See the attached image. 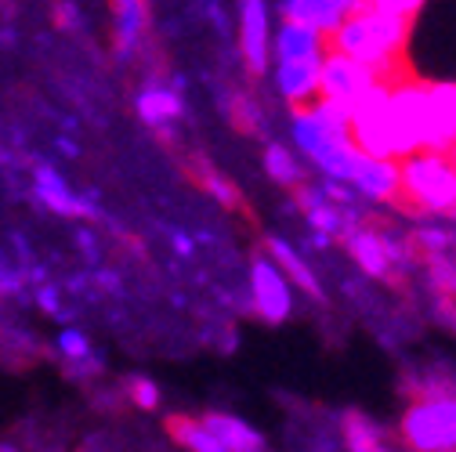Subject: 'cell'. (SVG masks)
Segmentation results:
<instances>
[{
  "label": "cell",
  "instance_id": "44dd1931",
  "mask_svg": "<svg viewBox=\"0 0 456 452\" xmlns=\"http://www.w3.org/2000/svg\"><path fill=\"white\" fill-rule=\"evenodd\" d=\"M265 174H268L275 185H282V189H297V185L305 182L301 159H297L287 145H275V141L265 149Z\"/></svg>",
  "mask_w": 456,
  "mask_h": 452
},
{
  "label": "cell",
  "instance_id": "484cf974",
  "mask_svg": "<svg viewBox=\"0 0 456 452\" xmlns=\"http://www.w3.org/2000/svg\"><path fill=\"white\" fill-rule=\"evenodd\" d=\"M377 8H384V12H395V15H403V19H413L428 0H373Z\"/></svg>",
  "mask_w": 456,
  "mask_h": 452
},
{
  "label": "cell",
  "instance_id": "d4e9b609",
  "mask_svg": "<svg viewBox=\"0 0 456 452\" xmlns=\"http://www.w3.org/2000/svg\"><path fill=\"white\" fill-rule=\"evenodd\" d=\"M127 394L134 399L138 409H156V406H159V387H156L149 376H131V380H127Z\"/></svg>",
  "mask_w": 456,
  "mask_h": 452
},
{
  "label": "cell",
  "instance_id": "30bf717a",
  "mask_svg": "<svg viewBox=\"0 0 456 452\" xmlns=\"http://www.w3.org/2000/svg\"><path fill=\"white\" fill-rule=\"evenodd\" d=\"M326 51H330L326 33L315 26H305V22H282L272 33L275 62H322Z\"/></svg>",
  "mask_w": 456,
  "mask_h": 452
},
{
  "label": "cell",
  "instance_id": "cb8c5ba5",
  "mask_svg": "<svg viewBox=\"0 0 456 452\" xmlns=\"http://www.w3.org/2000/svg\"><path fill=\"white\" fill-rule=\"evenodd\" d=\"M59 355L66 359V362H87V355H91V341H87V333L84 329H62L59 333Z\"/></svg>",
  "mask_w": 456,
  "mask_h": 452
},
{
  "label": "cell",
  "instance_id": "ac0fdd59",
  "mask_svg": "<svg viewBox=\"0 0 456 452\" xmlns=\"http://www.w3.org/2000/svg\"><path fill=\"white\" fill-rule=\"evenodd\" d=\"M279 15H282V22H305V26H315V29H322L326 36L340 26V15L330 0H279Z\"/></svg>",
  "mask_w": 456,
  "mask_h": 452
},
{
  "label": "cell",
  "instance_id": "4316f807",
  "mask_svg": "<svg viewBox=\"0 0 456 452\" xmlns=\"http://www.w3.org/2000/svg\"><path fill=\"white\" fill-rule=\"evenodd\" d=\"M435 319L456 333V297H435Z\"/></svg>",
  "mask_w": 456,
  "mask_h": 452
},
{
  "label": "cell",
  "instance_id": "e0dca14e",
  "mask_svg": "<svg viewBox=\"0 0 456 452\" xmlns=\"http://www.w3.org/2000/svg\"><path fill=\"white\" fill-rule=\"evenodd\" d=\"M340 431H345V445L348 452H403L387 434L380 424H373L366 413H345V424H340Z\"/></svg>",
  "mask_w": 456,
  "mask_h": 452
},
{
  "label": "cell",
  "instance_id": "ba28073f",
  "mask_svg": "<svg viewBox=\"0 0 456 452\" xmlns=\"http://www.w3.org/2000/svg\"><path fill=\"white\" fill-rule=\"evenodd\" d=\"M240 51L254 77L268 73L272 66V22L268 0H240Z\"/></svg>",
  "mask_w": 456,
  "mask_h": 452
},
{
  "label": "cell",
  "instance_id": "ffe728a7",
  "mask_svg": "<svg viewBox=\"0 0 456 452\" xmlns=\"http://www.w3.org/2000/svg\"><path fill=\"white\" fill-rule=\"evenodd\" d=\"M138 112L149 127H167L182 117V98L175 91H167L159 84H149L142 94H138Z\"/></svg>",
  "mask_w": 456,
  "mask_h": 452
},
{
  "label": "cell",
  "instance_id": "7c38bea8",
  "mask_svg": "<svg viewBox=\"0 0 456 452\" xmlns=\"http://www.w3.org/2000/svg\"><path fill=\"white\" fill-rule=\"evenodd\" d=\"M319 69L322 62H275V87L290 109L312 105L319 98Z\"/></svg>",
  "mask_w": 456,
  "mask_h": 452
},
{
  "label": "cell",
  "instance_id": "9c48e42d",
  "mask_svg": "<svg viewBox=\"0 0 456 452\" xmlns=\"http://www.w3.org/2000/svg\"><path fill=\"white\" fill-rule=\"evenodd\" d=\"M456 145V84H428L424 91V149Z\"/></svg>",
  "mask_w": 456,
  "mask_h": 452
},
{
  "label": "cell",
  "instance_id": "d6986e66",
  "mask_svg": "<svg viewBox=\"0 0 456 452\" xmlns=\"http://www.w3.org/2000/svg\"><path fill=\"white\" fill-rule=\"evenodd\" d=\"M167 434L175 438L185 452H228L217 434L203 424V416H170L167 420Z\"/></svg>",
  "mask_w": 456,
  "mask_h": 452
},
{
  "label": "cell",
  "instance_id": "8fae6325",
  "mask_svg": "<svg viewBox=\"0 0 456 452\" xmlns=\"http://www.w3.org/2000/svg\"><path fill=\"white\" fill-rule=\"evenodd\" d=\"M290 138H294V145H297V152L301 156H308L315 166L340 145V141H352V138H340V134H333L326 124H319V117L308 109V105H301V109H290Z\"/></svg>",
  "mask_w": 456,
  "mask_h": 452
},
{
  "label": "cell",
  "instance_id": "52a82bcc",
  "mask_svg": "<svg viewBox=\"0 0 456 452\" xmlns=\"http://www.w3.org/2000/svg\"><path fill=\"white\" fill-rule=\"evenodd\" d=\"M352 192L366 203H380V206H398V159L387 156H370L359 149L355 166H352V178H348Z\"/></svg>",
  "mask_w": 456,
  "mask_h": 452
},
{
  "label": "cell",
  "instance_id": "603a6c76",
  "mask_svg": "<svg viewBox=\"0 0 456 452\" xmlns=\"http://www.w3.org/2000/svg\"><path fill=\"white\" fill-rule=\"evenodd\" d=\"M424 271L435 297H456V257L442 254V257H424Z\"/></svg>",
  "mask_w": 456,
  "mask_h": 452
},
{
  "label": "cell",
  "instance_id": "3957f363",
  "mask_svg": "<svg viewBox=\"0 0 456 452\" xmlns=\"http://www.w3.org/2000/svg\"><path fill=\"white\" fill-rule=\"evenodd\" d=\"M406 452H456V391L417 394L398 420Z\"/></svg>",
  "mask_w": 456,
  "mask_h": 452
},
{
  "label": "cell",
  "instance_id": "f1b7e54d",
  "mask_svg": "<svg viewBox=\"0 0 456 452\" xmlns=\"http://www.w3.org/2000/svg\"><path fill=\"white\" fill-rule=\"evenodd\" d=\"M449 156H452V166H456V145H452V149H449Z\"/></svg>",
  "mask_w": 456,
  "mask_h": 452
},
{
  "label": "cell",
  "instance_id": "8992f818",
  "mask_svg": "<svg viewBox=\"0 0 456 452\" xmlns=\"http://www.w3.org/2000/svg\"><path fill=\"white\" fill-rule=\"evenodd\" d=\"M348 250H352V261L370 275V278H391L395 268L410 264V257L417 254L410 246V239H398L391 232H380V229H366L359 224L355 232L345 236Z\"/></svg>",
  "mask_w": 456,
  "mask_h": 452
},
{
  "label": "cell",
  "instance_id": "2e32d148",
  "mask_svg": "<svg viewBox=\"0 0 456 452\" xmlns=\"http://www.w3.org/2000/svg\"><path fill=\"white\" fill-rule=\"evenodd\" d=\"M203 424L217 434V441H221L228 452H265L261 431H254L243 416H232V413H207Z\"/></svg>",
  "mask_w": 456,
  "mask_h": 452
},
{
  "label": "cell",
  "instance_id": "6da1fadb",
  "mask_svg": "<svg viewBox=\"0 0 456 452\" xmlns=\"http://www.w3.org/2000/svg\"><path fill=\"white\" fill-rule=\"evenodd\" d=\"M410 22L413 19L384 12V8H377L373 0H370L362 12L340 19V26L326 40H330L333 51H340V54H348V59H359V62L380 69L384 77H395L398 59H403L406 40H410Z\"/></svg>",
  "mask_w": 456,
  "mask_h": 452
},
{
  "label": "cell",
  "instance_id": "4fadbf2b",
  "mask_svg": "<svg viewBox=\"0 0 456 452\" xmlns=\"http://www.w3.org/2000/svg\"><path fill=\"white\" fill-rule=\"evenodd\" d=\"M149 26V4L145 0H112V36H117V54L131 59L142 47Z\"/></svg>",
  "mask_w": 456,
  "mask_h": 452
},
{
  "label": "cell",
  "instance_id": "5b68a950",
  "mask_svg": "<svg viewBox=\"0 0 456 452\" xmlns=\"http://www.w3.org/2000/svg\"><path fill=\"white\" fill-rule=\"evenodd\" d=\"M250 301L257 319H265L268 326H279L294 315V282L268 254L250 257Z\"/></svg>",
  "mask_w": 456,
  "mask_h": 452
},
{
  "label": "cell",
  "instance_id": "7a4b0ae2",
  "mask_svg": "<svg viewBox=\"0 0 456 452\" xmlns=\"http://www.w3.org/2000/svg\"><path fill=\"white\" fill-rule=\"evenodd\" d=\"M398 210L417 217L456 214V166L445 149H417L398 159Z\"/></svg>",
  "mask_w": 456,
  "mask_h": 452
},
{
  "label": "cell",
  "instance_id": "9a60e30c",
  "mask_svg": "<svg viewBox=\"0 0 456 452\" xmlns=\"http://www.w3.org/2000/svg\"><path fill=\"white\" fill-rule=\"evenodd\" d=\"M33 189H37V199L54 214H62V217H84L87 214V203L80 196H73L66 178H59L51 166H37L33 171Z\"/></svg>",
  "mask_w": 456,
  "mask_h": 452
},
{
  "label": "cell",
  "instance_id": "277c9868",
  "mask_svg": "<svg viewBox=\"0 0 456 452\" xmlns=\"http://www.w3.org/2000/svg\"><path fill=\"white\" fill-rule=\"evenodd\" d=\"M380 80H391V77H384L380 69H373L359 59H348V54L330 47L322 54V69H319V98H330V101H340V105L352 109Z\"/></svg>",
  "mask_w": 456,
  "mask_h": 452
},
{
  "label": "cell",
  "instance_id": "7402d4cb",
  "mask_svg": "<svg viewBox=\"0 0 456 452\" xmlns=\"http://www.w3.org/2000/svg\"><path fill=\"white\" fill-rule=\"evenodd\" d=\"M410 246H413L420 257H442V254H452V246H456V232L449 229V224L424 221L420 229L410 236Z\"/></svg>",
  "mask_w": 456,
  "mask_h": 452
},
{
  "label": "cell",
  "instance_id": "83f0119b",
  "mask_svg": "<svg viewBox=\"0 0 456 452\" xmlns=\"http://www.w3.org/2000/svg\"><path fill=\"white\" fill-rule=\"evenodd\" d=\"M330 4L340 12V15H355V12H362L370 0H330Z\"/></svg>",
  "mask_w": 456,
  "mask_h": 452
},
{
  "label": "cell",
  "instance_id": "5bb4252c",
  "mask_svg": "<svg viewBox=\"0 0 456 452\" xmlns=\"http://www.w3.org/2000/svg\"><path fill=\"white\" fill-rule=\"evenodd\" d=\"M265 254L287 271V278L294 282L297 290H305L312 301H322V287H319V275H315V268L305 261V254L297 250V246H290L287 239H279V236H272L268 239V246H265Z\"/></svg>",
  "mask_w": 456,
  "mask_h": 452
}]
</instances>
